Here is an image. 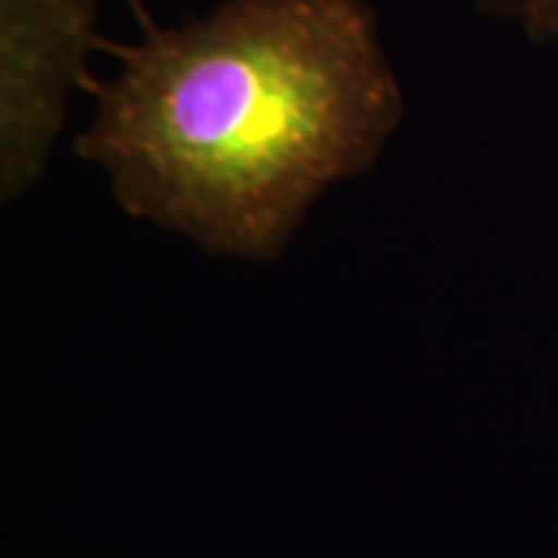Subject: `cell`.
<instances>
[{
	"label": "cell",
	"instance_id": "obj_1",
	"mask_svg": "<svg viewBox=\"0 0 558 558\" xmlns=\"http://www.w3.org/2000/svg\"><path fill=\"white\" fill-rule=\"evenodd\" d=\"M116 53L75 153L124 215L211 258L277 260L407 112L366 0H220Z\"/></svg>",
	"mask_w": 558,
	"mask_h": 558
},
{
	"label": "cell",
	"instance_id": "obj_2",
	"mask_svg": "<svg viewBox=\"0 0 558 558\" xmlns=\"http://www.w3.org/2000/svg\"><path fill=\"white\" fill-rule=\"evenodd\" d=\"M100 0H0V196L47 171L97 44Z\"/></svg>",
	"mask_w": 558,
	"mask_h": 558
},
{
	"label": "cell",
	"instance_id": "obj_3",
	"mask_svg": "<svg viewBox=\"0 0 558 558\" xmlns=\"http://www.w3.org/2000/svg\"><path fill=\"white\" fill-rule=\"evenodd\" d=\"M484 16L515 25L527 40L558 50V0H475Z\"/></svg>",
	"mask_w": 558,
	"mask_h": 558
}]
</instances>
